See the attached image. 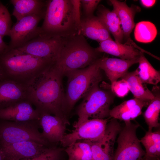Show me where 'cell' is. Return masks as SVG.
<instances>
[{
	"instance_id": "cell-1",
	"label": "cell",
	"mask_w": 160,
	"mask_h": 160,
	"mask_svg": "<svg viewBox=\"0 0 160 160\" xmlns=\"http://www.w3.org/2000/svg\"><path fill=\"white\" fill-rule=\"evenodd\" d=\"M62 77L53 64L29 87V100L40 113L53 114L69 122L65 111Z\"/></svg>"
},
{
	"instance_id": "cell-2",
	"label": "cell",
	"mask_w": 160,
	"mask_h": 160,
	"mask_svg": "<svg viewBox=\"0 0 160 160\" xmlns=\"http://www.w3.org/2000/svg\"><path fill=\"white\" fill-rule=\"evenodd\" d=\"M54 64L16 49L0 53V72L4 79L27 87Z\"/></svg>"
},
{
	"instance_id": "cell-3",
	"label": "cell",
	"mask_w": 160,
	"mask_h": 160,
	"mask_svg": "<svg viewBox=\"0 0 160 160\" xmlns=\"http://www.w3.org/2000/svg\"><path fill=\"white\" fill-rule=\"evenodd\" d=\"M100 53L81 34L63 37L58 57L54 65L63 76L90 65L100 57Z\"/></svg>"
},
{
	"instance_id": "cell-4",
	"label": "cell",
	"mask_w": 160,
	"mask_h": 160,
	"mask_svg": "<svg viewBox=\"0 0 160 160\" xmlns=\"http://www.w3.org/2000/svg\"><path fill=\"white\" fill-rule=\"evenodd\" d=\"M75 21L71 0L47 1L44 20L39 36L65 37L79 34Z\"/></svg>"
},
{
	"instance_id": "cell-5",
	"label": "cell",
	"mask_w": 160,
	"mask_h": 160,
	"mask_svg": "<svg viewBox=\"0 0 160 160\" xmlns=\"http://www.w3.org/2000/svg\"><path fill=\"white\" fill-rule=\"evenodd\" d=\"M97 60L85 68L70 72L65 75L67 78L65 94L67 115L79 100L83 98L95 86L102 81L101 70Z\"/></svg>"
},
{
	"instance_id": "cell-6",
	"label": "cell",
	"mask_w": 160,
	"mask_h": 160,
	"mask_svg": "<svg viewBox=\"0 0 160 160\" xmlns=\"http://www.w3.org/2000/svg\"><path fill=\"white\" fill-rule=\"evenodd\" d=\"M99 84L89 91L78 106L76 113L78 118L73 125L74 128L90 118L105 119L110 116V107L115 95L111 89H102Z\"/></svg>"
},
{
	"instance_id": "cell-7",
	"label": "cell",
	"mask_w": 160,
	"mask_h": 160,
	"mask_svg": "<svg viewBox=\"0 0 160 160\" xmlns=\"http://www.w3.org/2000/svg\"><path fill=\"white\" fill-rule=\"evenodd\" d=\"M39 119L15 121L0 119V145L32 141L52 146L42 136Z\"/></svg>"
},
{
	"instance_id": "cell-8",
	"label": "cell",
	"mask_w": 160,
	"mask_h": 160,
	"mask_svg": "<svg viewBox=\"0 0 160 160\" xmlns=\"http://www.w3.org/2000/svg\"><path fill=\"white\" fill-rule=\"evenodd\" d=\"M118 137L117 147L112 160H142L145 152L136 135L138 124L125 122Z\"/></svg>"
},
{
	"instance_id": "cell-9",
	"label": "cell",
	"mask_w": 160,
	"mask_h": 160,
	"mask_svg": "<svg viewBox=\"0 0 160 160\" xmlns=\"http://www.w3.org/2000/svg\"><path fill=\"white\" fill-rule=\"evenodd\" d=\"M45 12L25 17L17 21L10 30V41L8 49H15L39 36L40 21L44 18Z\"/></svg>"
},
{
	"instance_id": "cell-10",
	"label": "cell",
	"mask_w": 160,
	"mask_h": 160,
	"mask_svg": "<svg viewBox=\"0 0 160 160\" xmlns=\"http://www.w3.org/2000/svg\"><path fill=\"white\" fill-rule=\"evenodd\" d=\"M63 38L38 36L15 49L55 63L59 54Z\"/></svg>"
},
{
	"instance_id": "cell-11",
	"label": "cell",
	"mask_w": 160,
	"mask_h": 160,
	"mask_svg": "<svg viewBox=\"0 0 160 160\" xmlns=\"http://www.w3.org/2000/svg\"><path fill=\"white\" fill-rule=\"evenodd\" d=\"M121 128L118 120L112 118L102 137L95 140H83L90 145L93 160H112L114 144Z\"/></svg>"
},
{
	"instance_id": "cell-12",
	"label": "cell",
	"mask_w": 160,
	"mask_h": 160,
	"mask_svg": "<svg viewBox=\"0 0 160 160\" xmlns=\"http://www.w3.org/2000/svg\"><path fill=\"white\" fill-rule=\"evenodd\" d=\"M108 123L105 119H92L87 120L70 133L65 135L60 142L63 147H67L80 140H96L105 133Z\"/></svg>"
},
{
	"instance_id": "cell-13",
	"label": "cell",
	"mask_w": 160,
	"mask_h": 160,
	"mask_svg": "<svg viewBox=\"0 0 160 160\" xmlns=\"http://www.w3.org/2000/svg\"><path fill=\"white\" fill-rule=\"evenodd\" d=\"M49 147L36 142L26 141L0 145V150L7 160H20L35 157Z\"/></svg>"
},
{
	"instance_id": "cell-14",
	"label": "cell",
	"mask_w": 160,
	"mask_h": 160,
	"mask_svg": "<svg viewBox=\"0 0 160 160\" xmlns=\"http://www.w3.org/2000/svg\"><path fill=\"white\" fill-rule=\"evenodd\" d=\"M39 122L42 136L51 145L61 141L66 125L69 124L60 117L46 113H40Z\"/></svg>"
},
{
	"instance_id": "cell-15",
	"label": "cell",
	"mask_w": 160,
	"mask_h": 160,
	"mask_svg": "<svg viewBox=\"0 0 160 160\" xmlns=\"http://www.w3.org/2000/svg\"><path fill=\"white\" fill-rule=\"evenodd\" d=\"M28 100L17 102L0 109V119L15 121L39 120L40 113Z\"/></svg>"
},
{
	"instance_id": "cell-16",
	"label": "cell",
	"mask_w": 160,
	"mask_h": 160,
	"mask_svg": "<svg viewBox=\"0 0 160 160\" xmlns=\"http://www.w3.org/2000/svg\"><path fill=\"white\" fill-rule=\"evenodd\" d=\"M29 94L28 87L7 79L0 80V109L29 100Z\"/></svg>"
},
{
	"instance_id": "cell-17",
	"label": "cell",
	"mask_w": 160,
	"mask_h": 160,
	"mask_svg": "<svg viewBox=\"0 0 160 160\" xmlns=\"http://www.w3.org/2000/svg\"><path fill=\"white\" fill-rule=\"evenodd\" d=\"M139 57L129 60L103 57L98 59L97 61L99 67L104 71L112 84L125 75L131 66L138 63Z\"/></svg>"
},
{
	"instance_id": "cell-18",
	"label": "cell",
	"mask_w": 160,
	"mask_h": 160,
	"mask_svg": "<svg viewBox=\"0 0 160 160\" xmlns=\"http://www.w3.org/2000/svg\"><path fill=\"white\" fill-rule=\"evenodd\" d=\"M150 100L135 98L125 101L110 110V117L124 122L130 121L141 114L143 108Z\"/></svg>"
},
{
	"instance_id": "cell-19",
	"label": "cell",
	"mask_w": 160,
	"mask_h": 160,
	"mask_svg": "<svg viewBox=\"0 0 160 160\" xmlns=\"http://www.w3.org/2000/svg\"><path fill=\"white\" fill-rule=\"evenodd\" d=\"M110 1L113 6V10L119 19L124 38L128 41L126 43L129 41L131 42L130 34L135 26L134 17L136 13L140 11V8L134 5L129 7L127 5L126 1L111 0Z\"/></svg>"
},
{
	"instance_id": "cell-20",
	"label": "cell",
	"mask_w": 160,
	"mask_h": 160,
	"mask_svg": "<svg viewBox=\"0 0 160 160\" xmlns=\"http://www.w3.org/2000/svg\"><path fill=\"white\" fill-rule=\"evenodd\" d=\"M79 34L100 42L112 39L104 24L97 16L81 19Z\"/></svg>"
},
{
	"instance_id": "cell-21",
	"label": "cell",
	"mask_w": 160,
	"mask_h": 160,
	"mask_svg": "<svg viewBox=\"0 0 160 160\" xmlns=\"http://www.w3.org/2000/svg\"><path fill=\"white\" fill-rule=\"evenodd\" d=\"M100 53L104 52L119 57L122 59L131 60L138 57L140 51L133 46L124 44L109 39L99 43V46L95 48Z\"/></svg>"
},
{
	"instance_id": "cell-22",
	"label": "cell",
	"mask_w": 160,
	"mask_h": 160,
	"mask_svg": "<svg viewBox=\"0 0 160 160\" xmlns=\"http://www.w3.org/2000/svg\"><path fill=\"white\" fill-rule=\"evenodd\" d=\"M97 10V16L113 35L115 41L122 43L124 35L119 19L116 12L113 10L110 11L102 4L98 5Z\"/></svg>"
},
{
	"instance_id": "cell-23",
	"label": "cell",
	"mask_w": 160,
	"mask_h": 160,
	"mask_svg": "<svg viewBox=\"0 0 160 160\" xmlns=\"http://www.w3.org/2000/svg\"><path fill=\"white\" fill-rule=\"evenodd\" d=\"M14 6L12 15L17 21L26 16L45 12L47 1L40 0H11Z\"/></svg>"
},
{
	"instance_id": "cell-24",
	"label": "cell",
	"mask_w": 160,
	"mask_h": 160,
	"mask_svg": "<svg viewBox=\"0 0 160 160\" xmlns=\"http://www.w3.org/2000/svg\"><path fill=\"white\" fill-rule=\"evenodd\" d=\"M154 97L151 100L147 108L143 115L145 123L148 127V131H152L153 128L160 126L159 122L160 112V88L157 85H155L151 91Z\"/></svg>"
},
{
	"instance_id": "cell-25",
	"label": "cell",
	"mask_w": 160,
	"mask_h": 160,
	"mask_svg": "<svg viewBox=\"0 0 160 160\" xmlns=\"http://www.w3.org/2000/svg\"><path fill=\"white\" fill-rule=\"evenodd\" d=\"M127 82L130 91L135 98L150 100L154 97L151 91L147 87L137 75L136 70L127 72L121 78Z\"/></svg>"
},
{
	"instance_id": "cell-26",
	"label": "cell",
	"mask_w": 160,
	"mask_h": 160,
	"mask_svg": "<svg viewBox=\"0 0 160 160\" xmlns=\"http://www.w3.org/2000/svg\"><path fill=\"white\" fill-rule=\"evenodd\" d=\"M139 66L135 70L141 80L145 83L156 85L160 81V72L155 69L140 51Z\"/></svg>"
},
{
	"instance_id": "cell-27",
	"label": "cell",
	"mask_w": 160,
	"mask_h": 160,
	"mask_svg": "<svg viewBox=\"0 0 160 160\" xmlns=\"http://www.w3.org/2000/svg\"><path fill=\"white\" fill-rule=\"evenodd\" d=\"M68 157V160H90L92 159L90 146L83 140L77 141L66 147L64 150Z\"/></svg>"
},
{
	"instance_id": "cell-28",
	"label": "cell",
	"mask_w": 160,
	"mask_h": 160,
	"mask_svg": "<svg viewBox=\"0 0 160 160\" xmlns=\"http://www.w3.org/2000/svg\"><path fill=\"white\" fill-rule=\"evenodd\" d=\"M145 149V156L160 158V131H148L140 140Z\"/></svg>"
},
{
	"instance_id": "cell-29",
	"label": "cell",
	"mask_w": 160,
	"mask_h": 160,
	"mask_svg": "<svg viewBox=\"0 0 160 160\" xmlns=\"http://www.w3.org/2000/svg\"><path fill=\"white\" fill-rule=\"evenodd\" d=\"M134 37L137 41L148 43L153 41L157 34V30L155 25L148 21H142L137 23L135 26Z\"/></svg>"
},
{
	"instance_id": "cell-30",
	"label": "cell",
	"mask_w": 160,
	"mask_h": 160,
	"mask_svg": "<svg viewBox=\"0 0 160 160\" xmlns=\"http://www.w3.org/2000/svg\"><path fill=\"white\" fill-rule=\"evenodd\" d=\"M12 23L8 10L0 2V35L3 38L6 36H9Z\"/></svg>"
},
{
	"instance_id": "cell-31",
	"label": "cell",
	"mask_w": 160,
	"mask_h": 160,
	"mask_svg": "<svg viewBox=\"0 0 160 160\" xmlns=\"http://www.w3.org/2000/svg\"><path fill=\"white\" fill-rule=\"evenodd\" d=\"M63 151L62 148L52 146L35 157L20 160H60Z\"/></svg>"
},
{
	"instance_id": "cell-32",
	"label": "cell",
	"mask_w": 160,
	"mask_h": 160,
	"mask_svg": "<svg viewBox=\"0 0 160 160\" xmlns=\"http://www.w3.org/2000/svg\"><path fill=\"white\" fill-rule=\"evenodd\" d=\"M111 89L115 95L124 97L129 92V89L127 81L123 79L115 81L111 84Z\"/></svg>"
},
{
	"instance_id": "cell-33",
	"label": "cell",
	"mask_w": 160,
	"mask_h": 160,
	"mask_svg": "<svg viewBox=\"0 0 160 160\" xmlns=\"http://www.w3.org/2000/svg\"><path fill=\"white\" fill-rule=\"evenodd\" d=\"M101 1L100 0H80L83 9V18H88L93 16L94 11Z\"/></svg>"
},
{
	"instance_id": "cell-34",
	"label": "cell",
	"mask_w": 160,
	"mask_h": 160,
	"mask_svg": "<svg viewBox=\"0 0 160 160\" xmlns=\"http://www.w3.org/2000/svg\"><path fill=\"white\" fill-rule=\"evenodd\" d=\"M71 1L73 5L74 18L76 24L79 27L80 30L81 20L80 10L81 5L80 0H71Z\"/></svg>"
},
{
	"instance_id": "cell-35",
	"label": "cell",
	"mask_w": 160,
	"mask_h": 160,
	"mask_svg": "<svg viewBox=\"0 0 160 160\" xmlns=\"http://www.w3.org/2000/svg\"><path fill=\"white\" fill-rule=\"evenodd\" d=\"M140 2L144 7L149 8L153 6L155 4L156 1L155 0H141Z\"/></svg>"
},
{
	"instance_id": "cell-36",
	"label": "cell",
	"mask_w": 160,
	"mask_h": 160,
	"mask_svg": "<svg viewBox=\"0 0 160 160\" xmlns=\"http://www.w3.org/2000/svg\"><path fill=\"white\" fill-rule=\"evenodd\" d=\"M8 48V46L3 41V37L0 35V53L4 52Z\"/></svg>"
},
{
	"instance_id": "cell-37",
	"label": "cell",
	"mask_w": 160,
	"mask_h": 160,
	"mask_svg": "<svg viewBox=\"0 0 160 160\" xmlns=\"http://www.w3.org/2000/svg\"><path fill=\"white\" fill-rule=\"evenodd\" d=\"M142 160H160V158L151 157L145 155Z\"/></svg>"
},
{
	"instance_id": "cell-38",
	"label": "cell",
	"mask_w": 160,
	"mask_h": 160,
	"mask_svg": "<svg viewBox=\"0 0 160 160\" xmlns=\"http://www.w3.org/2000/svg\"><path fill=\"white\" fill-rule=\"evenodd\" d=\"M0 160H8L6 158L2 152L0 150Z\"/></svg>"
},
{
	"instance_id": "cell-39",
	"label": "cell",
	"mask_w": 160,
	"mask_h": 160,
	"mask_svg": "<svg viewBox=\"0 0 160 160\" xmlns=\"http://www.w3.org/2000/svg\"><path fill=\"white\" fill-rule=\"evenodd\" d=\"M4 79L3 76L1 74V72H0V80H1V79Z\"/></svg>"
},
{
	"instance_id": "cell-40",
	"label": "cell",
	"mask_w": 160,
	"mask_h": 160,
	"mask_svg": "<svg viewBox=\"0 0 160 160\" xmlns=\"http://www.w3.org/2000/svg\"><path fill=\"white\" fill-rule=\"evenodd\" d=\"M90 160H93V159H91Z\"/></svg>"
}]
</instances>
